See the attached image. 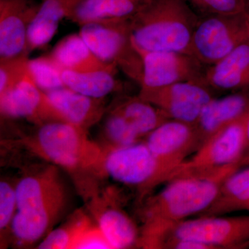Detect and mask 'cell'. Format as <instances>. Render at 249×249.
<instances>
[{"label":"cell","mask_w":249,"mask_h":249,"mask_svg":"<svg viewBox=\"0 0 249 249\" xmlns=\"http://www.w3.org/2000/svg\"><path fill=\"white\" fill-rule=\"evenodd\" d=\"M112 249L106 236L101 231L98 224L91 226L82 235L77 242L74 249Z\"/></svg>","instance_id":"obj_32"},{"label":"cell","mask_w":249,"mask_h":249,"mask_svg":"<svg viewBox=\"0 0 249 249\" xmlns=\"http://www.w3.org/2000/svg\"><path fill=\"white\" fill-rule=\"evenodd\" d=\"M114 73L103 70L86 72L63 70L62 79L67 88L85 96L101 99L119 88Z\"/></svg>","instance_id":"obj_25"},{"label":"cell","mask_w":249,"mask_h":249,"mask_svg":"<svg viewBox=\"0 0 249 249\" xmlns=\"http://www.w3.org/2000/svg\"><path fill=\"white\" fill-rule=\"evenodd\" d=\"M147 0H83L69 16L80 26L107 19H128Z\"/></svg>","instance_id":"obj_21"},{"label":"cell","mask_w":249,"mask_h":249,"mask_svg":"<svg viewBox=\"0 0 249 249\" xmlns=\"http://www.w3.org/2000/svg\"><path fill=\"white\" fill-rule=\"evenodd\" d=\"M28 60L26 55L0 60V96L24 76L28 70Z\"/></svg>","instance_id":"obj_31"},{"label":"cell","mask_w":249,"mask_h":249,"mask_svg":"<svg viewBox=\"0 0 249 249\" xmlns=\"http://www.w3.org/2000/svg\"><path fill=\"white\" fill-rule=\"evenodd\" d=\"M103 134L106 152L134 145L142 138L124 116L114 111H111L105 124Z\"/></svg>","instance_id":"obj_27"},{"label":"cell","mask_w":249,"mask_h":249,"mask_svg":"<svg viewBox=\"0 0 249 249\" xmlns=\"http://www.w3.org/2000/svg\"><path fill=\"white\" fill-rule=\"evenodd\" d=\"M67 204L66 193L40 206L18 210L11 226L16 240L28 246L45 238L65 213Z\"/></svg>","instance_id":"obj_14"},{"label":"cell","mask_w":249,"mask_h":249,"mask_svg":"<svg viewBox=\"0 0 249 249\" xmlns=\"http://www.w3.org/2000/svg\"><path fill=\"white\" fill-rule=\"evenodd\" d=\"M249 116V111L208 139L192 158L185 160L174 171L168 181L241 161L247 150Z\"/></svg>","instance_id":"obj_5"},{"label":"cell","mask_w":249,"mask_h":249,"mask_svg":"<svg viewBox=\"0 0 249 249\" xmlns=\"http://www.w3.org/2000/svg\"><path fill=\"white\" fill-rule=\"evenodd\" d=\"M146 142L156 160V173L149 193L168 181L186 157L200 147L195 126L181 121L169 120L147 135Z\"/></svg>","instance_id":"obj_6"},{"label":"cell","mask_w":249,"mask_h":249,"mask_svg":"<svg viewBox=\"0 0 249 249\" xmlns=\"http://www.w3.org/2000/svg\"><path fill=\"white\" fill-rule=\"evenodd\" d=\"M156 168L155 157L146 142L107 151L103 166L104 174L113 179L137 187L142 199L149 193Z\"/></svg>","instance_id":"obj_12"},{"label":"cell","mask_w":249,"mask_h":249,"mask_svg":"<svg viewBox=\"0 0 249 249\" xmlns=\"http://www.w3.org/2000/svg\"><path fill=\"white\" fill-rule=\"evenodd\" d=\"M37 9L28 0H0V59L25 55L28 28Z\"/></svg>","instance_id":"obj_13"},{"label":"cell","mask_w":249,"mask_h":249,"mask_svg":"<svg viewBox=\"0 0 249 249\" xmlns=\"http://www.w3.org/2000/svg\"><path fill=\"white\" fill-rule=\"evenodd\" d=\"M205 83L219 90L249 87V41L246 40L229 55L205 72Z\"/></svg>","instance_id":"obj_17"},{"label":"cell","mask_w":249,"mask_h":249,"mask_svg":"<svg viewBox=\"0 0 249 249\" xmlns=\"http://www.w3.org/2000/svg\"><path fill=\"white\" fill-rule=\"evenodd\" d=\"M17 142L34 155L70 173L104 174L107 152L89 138L88 129L79 126L60 121L45 123L36 133Z\"/></svg>","instance_id":"obj_3"},{"label":"cell","mask_w":249,"mask_h":249,"mask_svg":"<svg viewBox=\"0 0 249 249\" xmlns=\"http://www.w3.org/2000/svg\"><path fill=\"white\" fill-rule=\"evenodd\" d=\"M142 58L141 88H157L181 82L205 83L203 64L189 54L176 52H139Z\"/></svg>","instance_id":"obj_10"},{"label":"cell","mask_w":249,"mask_h":249,"mask_svg":"<svg viewBox=\"0 0 249 249\" xmlns=\"http://www.w3.org/2000/svg\"><path fill=\"white\" fill-rule=\"evenodd\" d=\"M241 167L245 166V165H249V153L247 154L242 157L240 161Z\"/></svg>","instance_id":"obj_34"},{"label":"cell","mask_w":249,"mask_h":249,"mask_svg":"<svg viewBox=\"0 0 249 249\" xmlns=\"http://www.w3.org/2000/svg\"><path fill=\"white\" fill-rule=\"evenodd\" d=\"M245 19L246 29H247V38L249 41V0H247L245 12L243 14Z\"/></svg>","instance_id":"obj_33"},{"label":"cell","mask_w":249,"mask_h":249,"mask_svg":"<svg viewBox=\"0 0 249 249\" xmlns=\"http://www.w3.org/2000/svg\"><path fill=\"white\" fill-rule=\"evenodd\" d=\"M51 57L63 70L86 72H116L117 65L100 60L91 52L79 34L70 35L55 46Z\"/></svg>","instance_id":"obj_20"},{"label":"cell","mask_w":249,"mask_h":249,"mask_svg":"<svg viewBox=\"0 0 249 249\" xmlns=\"http://www.w3.org/2000/svg\"><path fill=\"white\" fill-rule=\"evenodd\" d=\"M247 149L249 150V116L248 118V121H247ZM249 153V151L248 152ZM247 153V154H248ZM246 154V155H247Z\"/></svg>","instance_id":"obj_35"},{"label":"cell","mask_w":249,"mask_h":249,"mask_svg":"<svg viewBox=\"0 0 249 249\" xmlns=\"http://www.w3.org/2000/svg\"><path fill=\"white\" fill-rule=\"evenodd\" d=\"M90 218L82 211L75 213L60 227L53 229L37 246L40 249H74L77 242L90 226Z\"/></svg>","instance_id":"obj_26"},{"label":"cell","mask_w":249,"mask_h":249,"mask_svg":"<svg viewBox=\"0 0 249 249\" xmlns=\"http://www.w3.org/2000/svg\"><path fill=\"white\" fill-rule=\"evenodd\" d=\"M203 16L243 14L247 0H186Z\"/></svg>","instance_id":"obj_29"},{"label":"cell","mask_w":249,"mask_h":249,"mask_svg":"<svg viewBox=\"0 0 249 249\" xmlns=\"http://www.w3.org/2000/svg\"><path fill=\"white\" fill-rule=\"evenodd\" d=\"M249 205V168L236 171L224 181L213 204L201 217L219 216L241 210Z\"/></svg>","instance_id":"obj_22"},{"label":"cell","mask_w":249,"mask_h":249,"mask_svg":"<svg viewBox=\"0 0 249 249\" xmlns=\"http://www.w3.org/2000/svg\"><path fill=\"white\" fill-rule=\"evenodd\" d=\"M80 27V37L100 60L117 65L141 83L142 58L132 44L129 19L95 21Z\"/></svg>","instance_id":"obj_4"},{"label":"cell","mask_w":249,"mask_h":249,"mask_svg":"<svg viewBox=\"0 0 249 249\" xmlns=\"http://www.w3.org/2000/svg\"><path fill=\"white\" fill-rule=\"evenodd\" d=\"M83 0H43L29 24L27 52L44 47L56 34L64 18H69Z\"/></svg>","instance_id":"obj_19"},{"label":"cell","mask_w":249,"mask_h":249,"mask_svg":"<svg viewBox=\"0 0 249 249\" xmlns=\"http://www.w3.org/2000/svg\"><path fill=\"white\" fill-rule=\"evenodd\" d=\"M28 70L36 84L42 91H52L65 87L62 79L63 70L51 55L28 60Z\"/></svg>","instance_id":"obj_28"},{"label":"cell","mask_w":249,"mask_h":249,"mask_svg":"<svg viewBox=\"0 0 249 249\" xmlns=\"http://www.w3.org/2000/svg\"><path fill=\"white\" fill-rule=\"evenodd\" d=\"M247 210H249V206H248V207H247Z\"/></svg>","instance_id":"obj_36"},{"label":"cell","mask_w":249,"mask_h":249,"mask_svg":"<svg viewBox=\"0 0 249 249\" xmlns=\"http://www.w3.org/2000/svg\"><path fill=\"white\" fill-rule=\"evenodd\" d=\"M18 211V199L16 186L9 181L0 182V230L1 237L6 229L11 227L15 214Z\"/></svg>","instance_id":"obj_30"},{"label":"cell","mask_w":249,"mask_h":249,"mask_svg":"<svg viewBox=\"0 0 249 249\" xmlns=\"http://www.w3.org/2000/svg\"><path fill=\"white\" fill-rule=\"evenodd\" d=\"M241 167L240 161L206 173L175 178L142 205V222L138 245L160 248L174 227L186 218L201 213L213 204L222 183Z\"/></svg>","instance_id":"obj_1"},{"label":"cell","mask_w":249,"mask_h":249,"mask_svg":"<svg viewBox=\"0 0 249 249\" xmlns=\"http://www.w3.org/2000/svg\"><path fill=\"white\" fill-rule=\"evenodd\" d=\"M96 220L112 249L130 248L138 244L139 236L135 224L118 208L101 210Z\"/></svg>","instance_id":"obj_23"},{"label":"cell","mask_w":249,"mask_h":249,"mask_svg":"<svg viewBox=\"0 0 249 249\" xmlns=\"http://www.w3.org/2000/svg\"><path fill=\"white\" fill-rule=\"evenodd\" d=\"M249 111V98L243 93L213 98L203 107L196 124L200 147L208 139Z\"/></svg>","instance_id":"obj_15"},{"label":"cell","mask_w":249,"mask_h":249,"mask_svg":"<svg viewBox=\"0 0 249 249\" xmlns=\"http://www.w3.org/2000/svg\"><path fill=\"white\" fill-rule=\"evenodd\" d=\"M199 19L186 0H147L129 19L132 44L138 52L191 55L192 37Z\"/></svg>","instance_id":"obj_2"},{"label":"cell","mask_w":249,"mask_h":249,"mask_svg":"<svg viewBox=\"0 0 249 249\" xmlns=\"http://www.w3.org/2000/svg\"><path fill=\"white\" fill-rule=\"evenodd\" d=\"M105 112L103 98H93L67 87L45 91L40 122L60 121L89 128L101 120Z\"/></svg>","instance_id":"obj_11"},{"label":"cell","mask_w":249,"mask_h":249,"mask_svg":"<svg viewBox=\"0 0 249 249\" xmlns=\"http://www.w3.org/2000/svg\"><path fill=\"white\" fill-rule=\"evenodd\" d=\"M139 96L170 120L195 124L203 107L212 99L209 87L201 82H181L157 88H141Z\"/></svg>","instance_id":"obj_8"},{"label":"cell","mask_w":249,"mask_h":249,"mask_svg":"<svg viewBox=\"0 0 249 249\" xmlns=\"http://www.w3.org/2000/svg\"><path fill=\"white\" fill-rule=\"evenodd\" d=\"M16 189L18 210L40 206L67 193L58 166L53 163L24 176Z\"/></svg>","instance_id":"obj_16"},{"label":"cell","mask_w":249,"mask_h":249,"mask_svg":"<svg viewBox=\"0 0 249 249\" xmlns=\"http://www.w3.org/2000/svg\"><path fill=\"white\" fill-rule=\"evenodd\" d=\"M168 236L204 242L214 249L249 247V215L184 220L177 224Z\"/></svg>","instance_id":"obj_9"},{"label":"cell","mask_w":249,"mask_h":249,"mask_svg":"<svg viewBox=\"0 0 249 249\" xmlns=\"http://www.w3.org/2000/svg\"><path fill=\"white\" fill-rule=\"evenodd\" d=\"M111 111L124 116L142 137L170 120L163 111L139 96L121 101Z\"/></svg>","instance_id":"obj_24"},{"label":"cell","mask_w":249,"mask_h":249,"mask_svg":"<svg viewBox=\"0 0 249 249\" xmlns=\"http://www.w3.org/2000/svg\"><path fill=\"white\" fill-rule=\"evenodd\" d=\"M44 98L45 91L36 84L28 70L20 80L0 96L1 113L9 117L40 122Z\"/></svg>","instance_id":"obj_18"},{"label":"cell","mask_w":249,"mask_h":249,"mask_svg":"<svg viewBox=\"0 0 249 249\" xmlns=\"http://www.w3.org/2000/svg\"><path fill=\"white\" fill-rule=\"evenodd\" d=\"M247 40L243 14L202 16L192 37L191 55L212 66Z\"/></svg>","instance_id":"obj_7"}]
</instances>
